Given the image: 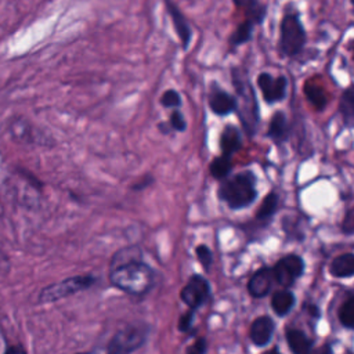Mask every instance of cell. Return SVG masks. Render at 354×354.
Listing matches in <instances>:
<instances>
[{"instance_id": "1", "label": "cell", "mask_w": 354, "mask_h": 354, "mask_svg": "<svg viewBox=\"0 0 354 354\" xmlns=\"http://www.w3.org/2000/svg\"><path fill=\"white\" fill-rule=\"evenodd\" d=\"M108 278L116 289L131 296H144L152 289L156 274L142 261L141 249L133 245L124 246L113 254Z\"/></svg>"}, {"instance_id": "2", "label": "cell", "mask_w": 354, "mask_h": 354, "mask_svg": "<svg viewBox=\"0 0 354 354\" xmlns=\"http://www.w3.org/2000/svg\"><path fill=\"white\" fill-rule=\"evenodd\" d=\"M217 196L232 210L248 207L257 198L256 176L246 170L221 180Z\"/></svg>"}, {"instance_id": "3", "label": "cell", "mask_w": 354, "mask_h": 354, "mask_svg": "<svg viewBox=\"0 0 354 354\" xmlns=\"http://www.w3.org/2000/svg\"><path fill=\"white\" fill-rule=\"evenodd\" d=\"M232 83L235 87L236 112L239 120L248 136H253L259 124V105L249 80L241 73L239 69H232Z\"/></svg>"}, {"instance_id": "4", "label": "cell", "mask_w": 354, "mask_h": 354, "mask_svg": "<svg viewBox=\"0 0 354 354\" xmlns=\"http://www.w3.org/2000/svg\"><path fill=\"white\" fill-rule=\"evenodd\" d=\"M307 41L306 30L297 11H288L279 24L278 48L286 57H296L303 51Z\"/></svg>"}, {"instance_id": "5", "label": "cell", "mask_w": 354, "mask_h": 354, "mask_svg": "<svg viewBox=\"0 0 354 354\" xmlns=\"http://www.w3.org/2000/svg\"><path fill=\"white\" fill-rule=\"evenodd\" d=\"M95 281L97 278L94 275H75V277L65 278L62 281L44 286L39 293L37 301L40 304L57 301L59 299L68 297L71 295H75L77 292L91 288Z\"/></svg>"}, {"instance_id": "6", "label": "cell", "mask_w": 354, "mask_h": 354, "mask_svg": "<svg viewBox=\"0 0 354 354\" xmlns=\"http://www.w3.org/2000/svg\"><path fill=\"white\" fill-rule=\"evenodd\" d=\"M148 329L144 325H127L118 330L106 344L105 354H131L144 346Z\"/></svg>"}, {"instance_id": "7", "label": "cell", "mask_w": 354, "mask_h": 354, "mask_svg": "<svg viewBox=\"0 0 354 354\" xmlns=\"http://www.w3.org/2000/svg\"><path fill=\"white\" fill-rule=\"evenodd\" d=\"M210 296V285L201 275H192L180 290L181 301L192 311L199 308Z\"/></svg>"}, {"instance_id": "8", "label": "cell", "mask_w": 354, "mask_h": 354, "mask_svg": "<svg viewBox=\"0 0 354 354\" xmlns=\"http://www.w3.org/2000/svg\"><path fill=\"white\" fill-rule=\"evenodd\" d=\"M257 86L261 91L263 100L267 104H275L286 97L288 79L285 76H272L268 72H261L257 76Z\"/></svg>"}, {"instance_id": "9", "label": "cell", "mask_w": 354, "mask_h": 354, "mask_svg": "<svg viewBox=\"0 0 354 354\" xmlns=\"http://www.w3.org/2000/svg\"><path fill=\"white\" fill-rule=\"evenodd\" d=\"M303 260L297 254H288L277 261V264L272 268L274 279L285 288L290 286L297 277L303 272Z\"/></svg>"}, {"instance_id": "10", "label": "cell", "mask_w": 354, "mask_h": 354, "mask_svg": "<svg viewBox=\"0 0 354 354\" xmlns=\"http://www.w3.org/2000/svg\"><path fill=\"white\" fill-rule=\"evenodd\" d=\"M209 108L217 116H227L236 111V98L225 90L213 86L209 94Z\"/></svg>"}, {"instance_id": "11", "label": "cell", "mask_w": 354, "mask_h": 354, "mask_svg": "<svg viewBox=\"0 0 354 354\" xmlns=\"http://www.w3.org/2000/svg\"><path fill=\"white\" fill-rule=\"evenodd\" d=\"M267 137L275 144V145H282L285 141L289 138V123L282 111H277L272 113L270 123H268V130H267Z\"/></svg>"}, {"instance_id": "12", "label": "cell", "mask_w": 354, "mask_h": 354, "mask_svg": "<svg viewBox=\"0 0 354 354\" xmlns=\"http://www.w3.org/2000/svg\"><path fill=\"white\" fill-rule=\"evenodd\" d=\"M272 279H274V272L272 268H267L263 267L260 270H257L252 278L249 279L248 283V290L253 297H261L266 296L272 285Z\"/></svg>"}, {"instance_id": "13", "label": "cell", "mask_w": 354, "mask_h": 354, "mask_svg": "<svg viewBox=\"0 0 354 354\" xmlns=\"http://www.w3.org/2000/svg\"><path fill=\"white\" fill-rule=\"evenodd\" d=\"M166 4H167V10L170 12V18H171L173 26L176 29V33L178 35L183 47L187 48L189 41H191L192 30H191V28H189V25L187 22V19L184 18L183 12L180 11V8L174 4V1L173 0H166Z\"/></svg>"}, {"instance_id": "14", "label": "cell", "mask_w": 354, "mask_h": 354, "mask_svg": "<svg viewBox=\"0 0 354 354\" xmlns=\"http://www.w3.org/2000/svg\"><path fill=\"white\" fill-rule=\"evenodd\" d=\"M241 147H242L241 131L234 124H227L220 134L221 155L231 158V155L235 153L236 151H239Z\"/></svg>"}, {"instance_id": "15", "label": "cell", "mask_w": 354, "mask_h": 354, "mask_svg": "<svg viewBox=\"0 0 354 354\" xmlns=\"http://www.w3.org/2000/svg\"><path fill=\"white\" fill-rule=\"evenodd\" d=\"M274 332V322L270 317H259L250 326V339L256 346H264L271 339Z\"/></svg>"}, {"instance_id": "16", "label": "cell", "mask_w": 354, "mask_h": 354, "mask_svg": "<svg viewBox=\"0 0 354 354\" xmlns=\"http://www.w3.org/2000/svg\"><path fill=\"white\" fill-rule=\"evenodd\" d=\"M236 8L243 11L246 19L252 21L254 25L263 24L267 15V6L259 0H232Z\"/></svg>"}, {"instance_id": "17", "label": "cell", "mask_w": 354, "mask_h": 354, "mask_svg": "<svg viewBox=\"0 0 354 354\" xmlns=\"http://www.w3.org/2000/svg\"><path fill=\"white\" fill-rule=\"evenodd\" d=\"M329 271L333 277L339 278L354 275V253H344L333 259Z\"/></svg>"}, {"instance_id": "18", "label": "cell", "mask_w": 354, "mask_h": 354, "mask_svg": "<svg viewBox=\"0 0 354 354\" xmlns=\"http://www.w3.org/2000/svg\"><path fill=\"white\" fill-rule=\"evenodd\" d=\"M286 340L293 354H310L311 353V342L310 339L299 329H288Z\"/></svg>"}, {"instance_id": "19", "label": "cell", "mask_w": 354, "mask_h": 354, "mask_svg": "<svg viewBox=\"0 0 354 354\" xmlns=\"http://www.w3.org/2000/svg\"><path fill=\"white\" fill-rule=\"evenodd\" d=\"M339 112L346 124L354 123V84L346 87L340 94Z\"/></svg>"}, {"instance_id": "20", "label": "cell", "mask_w": 354, "mask_h": 354, "mask_svg": "<svg viewBox=\"0 0 354 354\" xmlns=\"http://www.w3.org/2000/svg\"><path fill=\"white\" fill-rule=\"evenodd\" d=\"M10 133L11 136L18 140V141H22V142H33V141H37L36 138V130L35 127L24 120V119H15L11 124H10Z\"/></svg>"}, {"instance_id": "21", "label": "cell", "mask_w": 354, "mask_h": 354, "mask_svg": "<svg viewBox=\"0 0 354 354\" xmlns=\"http://www.w3.org/2000/svg\"><path fill=\"white\" fill-rule=\"evenodd\" d=\"M231 169H232V162H231V158L230 156H225V155H220V156H216L210 166H209V171L212 174V177H214L216 180H224L230 176L231 173Z\"/></svg>"}, {"instance_id": "22", "label": "cell", "mask_w": 354, "mask_h": 354, "mask_svg": "<svg viewBox=\"0 0 354 354\" xmlns=\"http://www.w3.org/2000/svg\"><path fill=\"white\" fill-rule=\"evenodd\" d=\"M293 303H295V296L289 290H279L271 299L272 310L278 315H285L292 308Z\"/></svg>"}, {"instance_id": "23", "label": "cell", "mask_w": 354, "mask_h": 354, "mask_svg": "<svg viewBox=\"0 0 354 354\" xmlns=\"http://www.w3.org/2000/svg\"><path fill=\"white\" fill-rule=\"evenodd\" d=\"M304 94L306 98L317 108V109H324L326 102H328V97L325 94V91L322 90L321 86L313 83V82H307L304 84Z\"/></svg>"}, {"instance_id": "24", "label": "cell", "mask_w": 354, "mask_h": 354, "mask_svg": "<svg viewBox=\"0 0 354 354\" xmlns=\"http://www.w3.org/2000/svg\"><path fill=\"white\" fill-rule=\"evenodd\" d=\"M253 29H254V24L249 19H245L243 22H241L238 25V28L235 29V32L231 35L230 37V43L231 46L236 47V46H241L246 41H249L252 39V35H253Z\"/></svg>"}, {"instance_id": "25", "label": "cell", "mask_w": 354, "mask_h": 354, "mask_svg": "<svg viewBox=\"0 0 354 354\" xmlns=\"http://www.w3.org/2000/svg\"><path fill=\"white\" fill-rule=\"evenodd\" d=\"M277 207H278V194L271 191L261 201V203H260V206L256 212V218L257 220H266V218L271 217L275 213Z\"/></svg>"}, {"instance_id": "26", "label": "cell", "mask_w": 354, "mask_h": 354, "mask_svg": "<svg viewBox=\"0 0 354 354\" xmlns=\"http://www.w3.org/2000/svg\"><path fill=\"white\" fill-rule=\"evenodd\" d=\"M339 319L346 328H354V296L348 297L340 307Z\"/></svg>"}, {"instance_id": "27", "label": "cell", "mask_w": 354, "mask_h": 354, "mask_svg": "<svg viewBox=\"0 0 354 354\" xmlns=\"http://www.w3.org/2000/svg\"><path fill=\"white\" fill-rule=\"evenodd\" d=\"M160 104L165 108H178L181 105V95L176 90H166L160 97Z\"/></svg>"}, {"instance_id": "28", "label": "cell", "mask_w": 354, "mask_h": 354, "mask_svg": "<svg viewBox=\"0 0 354 354\" xmlns=\"http://www.w3.org/2000/svg\"><path fill=\"white\" fill-rule=\"evenodd\" d=\"M195 253H196V257H198L199 263L203 266V268L209 270L210 266H212V261H213V256H212L210 249L206 245H199V246L195 248Z\"/></svg>"}, {"instance_id": "29", "label": "cell", "mask_w": 354, "mask_h": 354, "mask_svg": "<svg viewBox=\"0 0 354 354\" xmlns=\"http://www.w3.org/2000/svg\"><path fill=\"white\" fill-rule=\"evenodd\" d=\"M169 124H170L171 130H176V131H184V130L187 129L185 118H184V115H183L178 109H174V111L170 113Z\"/></svg>"}, {"instance_id": "30", "label": "cell", "mask_w": 354, "mask_h": 354, "mask_svg": "<svg viewBox=\"0 0 354 354\" xmlns=\"http://www.w3.org/2000/svg\"><path fill=\"white\" fill-rule=\"evenodd\" d=\"M192 321H194V311L189 310L188 313H185L184 315L180 317L178 321V330L180 332H188L192 326Z\"/></svg>"}, {"instance_id": "31", "label": "cell", "mask_w": 354, "mask_h": 354, "mask_svg": "<svg viewBox=\"0 0 354 354\" xmlns=\"http://www.w3.org/2000/svg\"><path fill=\"white\" fill-rule=\"evenodd\" d=\"M342 230L346 234H353L354 232V207L346 213V216L343 218V223H342Z\"/></svg>"}, {"instance_id": "32", "label": "cell", "mask_w": 354, "mask_h": 354, "mask_svg": "<svg viewBox=\"0 0 354 354\" xmlns=\"http://www.w3.org/2000/svg\"><path fill=\"white\" fill-rule=\"evenodd\" d=\"M206 351V340L203 337L196 339L188 348L187 354H205Z\"/></svg>"}, {"instance_id": "33", "label": "cell", "mask_w": 354, "mask_h": 354, "mask_svg": "<svg viewBox=\"0 0 354 354\" xmlns=\"http://www.w3.org/2000/svg\"><path fill=\"white\" fill-rule=\"evenodd\" d=\"M10 268V261H8V257L6 256V253H3L0 250V274H6Z\"/></svg>"}, {"instance_id": "34", "label": "cell", "mask_w": 354, "mask_h": 354, "mask_svg": "<svg viewBox=\"0 0 354 354\" xmlns=\"http://www.w3.org/2000/svg\"><path fill=\"white\" fill-rule=\"evenodd\" d=\"M6 354H26V351L22 346H12L6 351Z\"/></svg>"}, {"instance_id": "35", "label": "cell", "mask_w": 354, "mask_h": 354, "mask_svg": "<svg viewBox=\"0 0 354 354\" xmlns=\"http://www.w3.org/2000/svg\"><path fill=\"white\" fill-rule=\"evenodd\" d=\"M308 313L313 314L314 317H319V311H318V308H317L315 306H310V307H308Z\"/></svg>"}, {"instance_id": "36", "label": "cell", "mask_w": 354, "mask_h": 354, "mask_svg": "<svg viewBox=\"0 0 354 354\" xmlns=\"http://www.w3.org/2000/svg\"><path fill=\"white\" fill-rule=\"evenodd\" d=\"M348 50L351 51L353 58H354V39H353V40H350V43H348Z\"/></svg>"}, {"instance_id": "37", "label": "cell", "mask_w": 354, "mask_h": 354, "mask_svg": "<svg viewBox=\"0 0 354 354\" xmlns=\"http://www.w3.org/2000/svg\"><path fill=\"white\" fill-rule=\"evenodd\" d=\"M77 354H100L98 351H87V353H77Z\"/></svg>"}, {"instance_id": "38", "label": "cell", "mask_w": 354, "mask_h": 354, "mask_svg": "<svg viewBox=\"0 0 354 354\" xmlns=\"http://www.w3.org/2000/svg\"><path fill=\"white\" fill-rule=\"evenodd\" d=\"M267 354H279L277 350H271V351H268Z\"/></svg>"}, {"instance_id": "39", "label": "cell", "mask_w": 354, "mask_h": 354, "mask_svg": "<svg viewBox=\"0 0 354 354\" xmlns=\"http://www.w3.org/2000/svg\"><path fill=\"white\" fill-rule=\"evenodd\" d=\"M350 3H351V6L354 7V0H350Z\"/></svg>"}, {"instance_id": "40", "label": "cell", "mask_w": 354, "mask_h": 354, "mask_svg": "<svg viewBox=\"0 0 354 354\" xmlns=\"http://www.w3.org/2000/svg\"><path fill=\"white\" fill-rule=\"evenodd\" d=\"M347 354H354V353H347Z\"/></svg>"}]
</instances>
